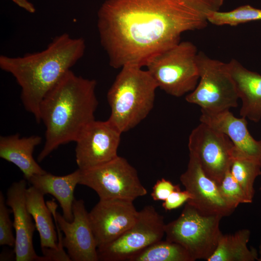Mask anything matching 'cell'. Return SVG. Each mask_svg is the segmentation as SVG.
Segmentation results:
<instances>
[{
	"mask_svg": "<svg viewBox=\"0 0 261 261\" xmlns=\"http://www.w3.org/2000/svg\"><path fill=\"white\" fill-rule=\"evenodd\" d=\"M179 189V185H174L170 181L162 178L153 187L151 196L155 201H164L173 191Z\"/></svg>",
	"mask_w": 261,
	"mask_h": 261,
	"instance_id": "27",
	"label": "cell"
},
{
	"mask_svg": "<svg viewBox=\"0 0 261 261\" xmlns=\"http://www.w3.org/2000/svg\"><path fill=\"white\" fill-rule=\"evenodd\" d=\"M163 217L151 205L145 206L134 223L118 238L97 248L99 261H127L133 255L162 240Z\"/></svg>",
	"mask_w": 261,
	"mask_h": 261,
	"instance_id": "9",
	"label": "cell"
},
{
	"mask_svg": "<svg viewBox=\"0 0 261 261\" xmlns=\"http://www.w3.org/2000/svg\"><path fill=\"white\" fill-rule=\"evenodd\" d=\"M188 147L205 174L219 184L234 159V146L229 137L201 122L189 135Z\"/></svg>",
	"mask_w": 261,
	"mask_h": 261,
	"instance_id": "10",
	"label": "cell"
},
{
	"mask_svg": "<svg viewBox=\"0 0 261 261\" xmlns=\"http://www.w3.org/2000/svg\"><path fill=\"white\" fill-rule=\"evenodd\" d=\"M27 184L25 179L13 182L7 192L6 203L14 215L15 259L16 261H46L45 257L38 256L34 248L33 237L36 226L26 205Z\"/></svg>",
	"mask_w": 261,
	"mask_h": 261,
	"instance_id": "15",
	"label": "cell"
},
{
	"mask_svg": "<svg viewBox=\"0 0 261 261\" xmlns=\"http://www.w3.org/2000/svg\"><path fill=\"white\" fill-rule=\"evenodd\" d=\"M261 164L244 158H234L230 172L248 199L252 202L255 194L254 183L261 174Z\"/></svg>",
	"mask_w": 261,
	"mask_h": 261,
	"instance_id": "23",
	"label": "cell"
},
{
	"mask_svg": "<svg viewBox=\"0 0 261 261\" xmlns=\"http://www.w3.org/2000/svg\"><path fill=\"white\" fill-rule=\"evenodd\" d=\"M260 189L261 190V187H260Z\"/></svg>",
	"mask_w": 261,
	"mask_h": 261,
	"instance_id": "31",
	"label": "cell"
},
{
	"mask_svg": "<svg viewBox=\"0 0 261 261\" xmlns=\"http://www.w3.org/2000/svg\"><path fill=\"white\" fill-rule=\"evenodd\" d=\"M80 170L78 169L70 174L58 176L46 172L36 174L27 181L31 186L44 195H52L59 203L63 216L68 221L73 219L72 205L74 200V191L79 184Z\"/></svg>",
	"mask_w": 261,
	"mask_h": 261,
	"instance_id": "20",
	"label": "cell"
},
{
	"mask_svg": "<svg viewBox=\"0 0 261 261\" xmlns=\"http://www.w3.org/2000/svg\"><path fill=\"white\" fill-rule=\"evenodd\" d=\"M259 257H258V261H261V242L260 245L259 246Z\"/></svg>",
	"mask_w": 261,
	"mask_h": 261,
	"instance_id": "30",
	"label": "cell"
},
{
	"mask_svg": "<svg viewBox=\"0 0 261 261\" xmlns=\"http://www.w3.org/2000/svg\"><path fill=\"white\" fill-rule=\"evenodd\" d=\"M197 62L199 80L186 96V101L211 112L236 107L239 97L227 63L212 58L202 51L198 52Z\"/></svg>",
	"mask_w": 261,
	"mask_h": 261,
	"instance_id": "7",
	"label": "cell"
},
{
	"mask_svg": "<svg viewBox=\"0 0 261 261\" xmlns=\"http://www.w3.org/2000/svg\"><path fill=\"white\" fill-rule=\"evenodd\" d=\"M227 65L242 102L240 116L259 122L261 119V75L248 70L235 59H232Z\"/></svg>",
	"mask_w": 261,
	"mask_h": 261,
	"instance_id": "18",
	"label": "cell"
},
{
	"mask_svg": "<svg viewBox=\"0 0 261 261\" xmlns=\"http://www.w3.org/2000/svg\"><path fill=\"white\" fill-rule=\"evenodd\" d=\"M218 215L203 213L187 203L179 217L165 224L166 240L183 246L194 261H207L215 251L220 220Z\"/></svg>",
	"mask_w": 261,
	"mask_h": 261,
	"instance_id": "6",
	"label": "cell"
},
{
	"mask_svg": "<svg viewBox=\"0 0 261 261\" xmlns=\"http://www.w3.org/2000/svg\"><path fill=\"white\" fill-rule=\"evenodd\" d=\"M128 261H194L188 252L175 242L162 240L130 257Z\"/></svg>",
	"mask_w": 261,
	"mask_h": 261,
	"instance_id": "22",
	"label": "cell"
},
{
	"mask_svg": "<svg viewBox=\"0 0 261 261\" xmlns=\"http://www.w3.org/2000/svg\"><path fill=\"white\" fill-rule=\"evenodd\" d=\"M218 185L222 197L233 210L240 203H251L232 175L230 169L226 173L222 181Z\"/></svg>",
	"mask_w": 261,
	"mask_h": 261,
	"instance_id": "25",
	"label": "cell"
},
{
	"mask_svg": "<svg viewBox=\"0 0 261 261\" xmlns=\"http://www.w3.org/2000/svg\"><path fill=\"white\" fill-rule=\"evenodd\" d=\"M207 19L209 23L216 26H236L261 20V9L244 5L228 12H212L208 14Z\"/></svg>",
	"mask_w": 261,
	"mask_h": 261,
	"instance_id": "24",
	"label": "cell"
},
{
	"mask_svg": "<svg viewBox=\"0 0 261 261\" xmlns=\"http://www.w3.org/2000/svg\"><path fill=\"white\" fill-rule=\"evenodd\" d=\"M191 198V194L186 189L173 191L162 203V206L166 210L176 209Z\"/></svg>",
	"mask_w": 261,
	"mask_h": 261,
	"instance_id": "28",
	"label": "cell"
},
{
	"mask_svg": "<svg viewBox=\"0 0 261 261\" xmlns=\"http://www.w3.org/2000/svg\"><path fill=\"white\" fill-rule=\"evenodd\" d=\"M250 235L245 229L233 234L220 235L217 248L207 261H254L258 260L256 250L247 246Z\"/></svg>",
	"mask_w": 261,
	"mask_h": 261,
	"instance_id": "21",
	"label": "cell"
},
{
	"mask_svg": "<svg viewBox=\"0 0 261 261\" xmlns=\"http://www.w3.org/2000/svg\"><path fill=\"white\" fill-rule=\"evenodd\" d=\"M42 141L41 137L31 135L21 137L18 133L0 137V157L16 165L28 180L36 174L47 172L33 156L35 147Z\"/></svg>",
	"mask_w": 261,
	"mask_h": 261,
	"instance_id": "19",
	"label": "cell"
},
{
	"mask_svg": "<svg viewBox=\"0 0 261 261\" xmlns=\"http://www.w3.org/2000/svg\"><path fill=\"white\" fill-rule=\"evenodd\" d=\"M82 37L63 33L55 37L43 50L22 56H0V68L11 73L21 88L25 109L40 122L39 107L43 98L84 56Z\"/></svg>",
	"mask_w": 261,
	"mask_h": 261,
	"instance_id": "2",
	"label": "cell"
},
{
	"mask_svg": "<svg viewBox=\"0 0 261 261\" xmlns=\"http://www.w3.org/2000/svg\"><path fill=\"white\" fill-rule=\"evenodd\" d=\"M97 82L71 70L49 91L39 107L45 126V141L38 157L41 162L60 145L75 142L91 122L98 105Z\"/></svg>",
	"mask_w": 261,
	"mask_h": 261,
	"instance_id": "3",
	"label": "cell"
},
{
	"mask_svg": "<svg viewBox=\"0 0 261 261\" xmlns=\"http://www.w3.org/2000/svg\"><path fill=\"white\" fill-rule=\"evenodd\" d=\"M224 0H106L97 13L100 42L109 65L145 66L180 41L185 32L208 25Z\"/></svg>",
	"mask_w": 261,
	"mask_h": 261,
	"instance_id": "1",
	"label": "cell"
},
{
	"mask_svg": "<svg viewBox=\"0 0 261 261\" xmlns=\"http://www.w3.org/2000/svg\"><path fill=\"white\" fill-rule=\"evenodd\" d=\"M19 7L30 14H33L36 11L34 5L28 0H11Z\"/></svg>",
	"mask_w": 261,
	"mask_h": 261,
	"instance_id": "29",
	"label": "cell"
},
{
	"mask_svg": "<svg viewBox=\"0 0 261 261\" xmlns=\"http://www.w3.org/2000/svg\"><path fill=\"white\" fill-rule=\"evenodd\" d=\"M46 204L64 233L63 245L72 261H98L97 246L84 201L75 199L72 205L73 219L67 220L57 212L54 200Z\"/></svg>",
	"mask_w": 261,
	"mask_h": 261,
	"instance_id": "12",
	"label": "cell"
},
{
	"mask_svg": "<svg viewBox=\"0 0 261 261\" xmlns=\"http://www.w3.org/2000/svg\"><path fill=\"white\" fill-rule=\"evenodd\" d=\"M4 197L0 192V245L14 246L15 238L12 231L13 223L9 216V210L7 207Z\"/></svg>",
	"mask_w": 261,
	"mask_h": 261,
	"instance_id": "26",
	"label": "cell"
},
{
	"mask_svg": "<svg viewBox=\"0 0 261 261\" xmlns=\"http://www.w3.org/2000/svg\"><path fill=\"white\" fill-rule=\"evenodd\" d=\"M142 67L123 66L107 94L111 109L108 120L122 133L138 125L154 106L158 87L149 72Z\"/></svg>",
	"mask_w": 261,
	"mask_h": 261,
	"instance_id": "4",
	"label": "cell"
},
{
	"mask_svg": "<svg viewBox=\"0 0 261 261\" xmlns=\"http://www.w3.org/2000/svg\"><path fill=\"white\" fill-rule=\"evenodd\" d=\"M180 180L191 195L187 203L200 211L223 217L234 211L222 197L217 183L205 174L197 158L191 153L187 170L181 175Z\"/></svg>",
	"mask_w": 261,
	"mask_h": 261,
	"instance_id": "14",
	"label": "cell"
},
{
	"mask_svg": "<svg viewBox=\"0 0 261 261\" xmlns=\"http://www.w3.org/2000/svg\"><path fill=\"white\" fill-rule=\"evenodd\" d=\"M200 120L229 137L234 146V158H244L261 164V140L251 136L246 118L236 117L230 110L211 112L201 109Z\"/></svg>",
	"mask_w": 261,
	"mask_h": 261,
	"instance_id": "16",
	"label": "cell"
},
{
	"mask_svg": "<svg viewBox=\"0 0 261 261\" xmlns=\"http://www.w3.org/2000/svg\"><path fill=\"white\" fill-rule=\"evenodd\" d=\"M138 214L132 201L100 199L88 212L97 248L118 238L134 223Z\"/></svg>",
	"mask_w": 261,
	"mask_h": 261,
	"instance_id": "13",
	"label": "cell"
},
{
	"mask_svg": "<svg viewBox=\"0 0 261 261\" xmlns=\"http://www.w3.org/2000/svg\"><path fill=\"white\" fill-rule=\"evenodd\" d=\"M44 194L32 186L26 191V203L40 236L43 256L47 261H71L67 253L58 248V237L51 211L45 203Z\"/></svg>",
	"mask_w": 261,
	"mask_h": 261,
	"instance_id": "17",
	"label": "cell"
},
{
	"mask_svg": "<svg viewBox=\"0 0 261 261\" xmlns=\"http://www.w3.org/2000/svg\"><path fill=\"white\" fill-rule=\"evenodd\" d=\"M121 133L108 120L91 122L75 141V160L78 169L89 170L117 157Z\"/></svg>",
	"mask_w": 261,
	"mask_h": 261,
	"instance_id": "11",
	"label": "cell"
},
{
	"mask_svg": "<svg viewBox=\"0 0 261 261\" xmlns=\"http://www.w3.org/2000/svg\"><path fill=\"white\" fill-rule=\"evenodd\" d=\"M80 170L79 184L92 189L100 199L133 202L147 193L140 180L137 170L123 157L118 156L98 167Z\"/></svg>",
	"mask_w": 261,
	"mask_h": 261,
	"instance_id": "8",
	"label": "cell"
},
{
	"mask_svg": "<svg viewBox=\"0 0 261 261\" xmlns=\"http://www.w3.org/2000/svg\"><path fill=\"white\" fill-rule=\"evenodd\" d=\"M198 53L191 42H180L153 57L145 66L158 88L172 96L181 97L192 92L198 83Z\"/></svg>",
	"mask_w": 261,
	"mask_h": 261,
	"instance_id": "5",
	"label": "cell"
}]
</instances>
